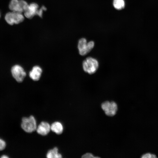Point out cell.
I'll return each instance as SVG.
<instances>
[{
  "instance_id": "obj_5",
  "label": "cell",
  "mask_w": 158,
  "mask_h": 158,
  "mask_svg": "<svg viewBox=\"0 0 158 158\" xmlns=\"http://www.w3.org/2000/svg\"><path fill=\"white\" fill-rule=\"evenodd\" d=\"M95 43L93 41H90L87 43L86 39L82 38L78 42V47L80 54L84 56L89 52L93 48Z\"/></svg>"
},
{
  "instance_id": "obj_2",
  "label": "cell",
  "mask_w": 158,
  "mask_h": 158,
  "mask_svg": "<svg viewBox=\"0 0 158 158\" xmlns=\"http://www.w3.org/2000/svg\"><path fill=\"white\" fill-rule=\"evenodd\" d=\"M21 126L25 132L30 133L36 130L37 128L36 121L34 117L31 115L28 117H24L22 120Z\"/></svg>"
},
{
  "instance_id": "obj_6",
  "label": "cell",
  "mask_w": 158,
  "mask_h": 158,
  "mask_svg": "<svg viewBox=\"0 0 158 158\" xmlns=\"http://www.w3.org/2000/svg\"><path fill=\"white\" fill-rule=\"evenodd\" d=\"M28 5L23 0H11L8 7L11 11L22 13L24 12Z\"/></svg>"
},
{
  "instance_id": "obj_3",
  "label": "cell",
  "mask_w": 158,
  "mask_h": 158,
  "mask_svg": "<svg viewBox=\"0 0 158 158\" xmlns=\"http://www.w3.org/2000/svg\"><path fill=\"white\" fill-rule=\"evenodd\" d=\"M46 8L42 6L39 9V6L35 3H32L28 5L24 12L25 16L27 18H31L34 16L37 15L40 17L42 15L43 11L46 10Z\"/></svg>"
},
{
  "instance_id": "obj_12",
  "label": "cell",
  "mask_w": 158,
  "mask_h": 158,
  "mask_svg": "<svg viewBox=\"0 0 158 158\" xmlns=\"http://www.w3.org/2000/svg\"><path fill=\"white\" fill-rule=\"evenodd\" d=\"M46 157L47 158H61L62 156L59 152L58 148L54 147L48 151L46 154Z\"/></svg>"
},
{
  "instance_id": "obj_7",
  "label": "cell",
  "mask_w": 158,
  "mask_h": 158,
  "mask_svg": "<svg viewBox=\"0 0 158 158\" xmlns=\"http://www.w3.org/2000/svg\"><path fill=\"white\" fill-rule=\"evenodd\" d=\"M101 107L105 114L111 116L116 114L118 109L117 104L114 101H105L102 103Z\"/></svg>"
},
{
  "instance_id": "obj_4",
  "label": "cell",
  "mask_w": 158,
  "mask_h": 158,
  "mask_svg": "<svg viewBox=\"0 0 158 158\" xmlns=\"http://www.w3.org/2000/svg\"><path fill=\"white\" fill-rule=\"evenodd\" d=\"M4 18L8 24L12 25L22 22L24 17L22 13L11 11L6 14Z\"/></svg>"
},
{
  "instance_id": "obj_16",
  "label": "cell",
  "mask_w": 158,
  "mask_h": 158,
  "mask_svg": "<svg viewBox=\"0 0 158 158\" xmlns=\"http://www.w3.org/2000/svg\"><path fill=\"white\" fill-rule=\"evenodd\" d=\"M82 157L83 158H97L99 157H95L91 153H86L83 155Z\"/></svg>"
},
{
  "instance_id": "obj_1",
  "label": "cell",
  "mask_w": 158,
  "mask_h": 158,
  "mask_svg": "<svg viewBox=\"0 0 158 158\" xmlns=\"http://www.w3.org/2000/svg\"><path fill=\"white\" fill-rule=\"evenodd\" d=\"M99 66V63L98 61L92 57H87L83 62L84 71L90 74L95 73L97 71Z\"/></svg>"
},
{
  "instance_id": "obj_11",
  "label": "cell",
  "mask_w": 158,
  "mask_h": 158,
  "mask_svg": "<svg viewBox=\"0 0 158 158\" xmlns=\"http://www.w3.org/2000/svg\"><path fill=\"white\" fill-rule=\"evenodd\" d=\"M63 128L62 124L59 121H55L51 125V130L57 134L62 133Z\"/></svg>"
},
{
  "instance_id": "obj_17",
  "label": "cell",
  "mask_w": 158,
  "mask_h": 158,
  "mask_svg": "<svg viewBox=\"0 0 158 158\" xmlns=\"http://www.w3.org/2000/svg\"><path fill=\"white\" fill-rule=\"evenodd\" d=\"M1 157L2 158H8V157L7 155H2Z\"/></svg>"
},
{
  "instance_id": "obj_13",
  "label": "cell",
  "mask_w": 158,
  "mask_h": 158,
  "mask_svg": "<svg viewBox=\"0 0 158 158\" xmlns=\"http://www.w3.org/2000/svg\"><path fill=\"white\" fill-rule=\"evenodd\" d=\"M113 5L116 9L121 10L124 8L125 3L124 0H114Z\"/></svg>"
},
{
  "instance_id": "obj_14",
  "label": "cell",
  "mask_w": 158,
  "mask_h": 158,
  "mask_svg": "<svg viewBox=\"0 0 158 158\" xmlns=\"http://www.w3.org/2000/svg\"><path fill=\"white\" fill-rule=\"evenodd\" d=\"M141 157L142 158H157V157L154 154L148 153L142 155Z\"/></svg>"
},
{
  "instance_id": "obj_9",
  "label": "cell",
  "mask_w": 158,
  "mask_h": 158,
  "mask_svg": "<svg viewBox=\"0 0 158 158\" xmlns=\"http://www.w3.org/2000/svg\"><path fill=\"white\" fill-rule=\"evenodd\" d=\"M36 130L38 134L43 136L46 135L51 130V125L47 122L42 121L37 126Z\"/></svg>"
},
{
  "instance_id": "obj_15",
  "label": "cell",
  "mask_w": 158,
  "mask_h": 158,
  "mask_svg": "<svg viewBox=\"0 0 158 158\" xmlns=\"http://www.w3.org/2000/svg\"><path fill=\"white\" fill-rule=\"evenodd\" d=\"M5 142L1 139L0 138V151L4 150L6 147Z\"/></svg>"
},
{
  "instance_id": "obj_18",
  "label": "cell",
  "mask_w": 158,
  "mask_h": 158,
  "mask_svg": "<svg viewBox=\"0 0 158 158\" xmlns=\"http://www.w3.org/2000/svg\"><path fill=\"white\" fill-rule=\"evenodd\" d=\"M0 17H1V14H0Z\"/></svg>"
},
{
  "instance_id": "obj_8",
  "label": "cell",
  "mask_w": 158,
  "mask_h": 158,
  "mask_svg": "<svg viewBox=\"0 0 158 158\" xmlns=\"http://www.w3.org/2000/svg\"><path fill=\"white\" fill-rule=\"evenodd\" d=\"M11 73L14 78L19 83L22 82L26 76V73L24 69L18 65H15L12 67Z\"/></svg>"
},
{
  "instance_id": "obj_10",
  "label": "cell",
  "mask_w": 158,
  "mask_h": 158,
  "mask_svg": "<svg viewBox=\"0 0 158 158\" xmlns=\"http://www.w3.org/2000/svg\"><path fill=\"white\" fill-rule=\"evenodd\" d=\"M42 72V68L38 66H34L29 73L30 77L34 81L38 80Z\"/></svg>"
}]
</instances>
